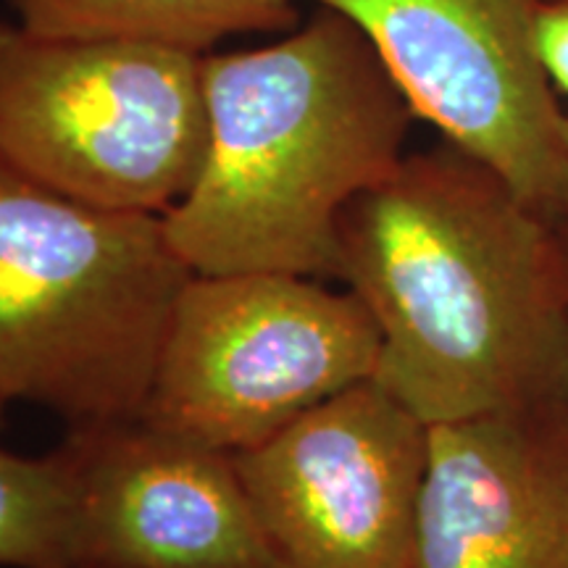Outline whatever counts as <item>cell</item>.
<instances>
[{
    "label": "cell",
    "mask_w": 568,
    "mask_h": 568,
    "mask_svg": "<svg viewBox=\"0 0 568 568\" xmlns=\"http://www.w3.org/2000/svg\"><path fill=\"white\" fill-rule=\"evenodd\" d=\"M335 276L379 326L374 382L426 426L568 408L566 232L447 140L347 205Z\"/></svg>",
    "instance_id": "obj_1"
},
{
    "label": "cell",
    "mask_w": 568,
    "mask_h": 568,
    "mask_svg": "<svg viewBox=\"0 0 568 568\" xmlns=\"http://www.w3.org/2000/svg\"><path fill=\"white\" fill-rule=\"evenodd\" d=\"M3 408H6V403L0 400V424H3Z\"/></svg>",
    "instance_id": "obj_13"
},
{
    "label": "cell",
    "mask_w": 568,
    "mask_h": 568,
    "mask_svg": "<svg viewBox=\"0 0 568 568\" xmlns=\"http://www.w3.org/2000/svg\"><path fill=\"white\" fill-rule=\"evenodd\" d=\"M379 353V326L351 290L303 274H193L140 422L234 456L374 379Z\"/></svg>",
    "instance_id": "obj_5"
},
{
    "label": "cell",
    "mask_w": 568,
    "mask_h": 568,
    "mask_svg": "<svg viewBox=\"0 0 568 568\" xmlns=\"http://www.w3.org/2000/svg\"><path fill=\"white\" fill-rule=\"evenodd\" d=\"M193 274L159 213L74 201L0 155V400L140 418Z\"/></svg>",
    "instance_id": "obj_3"
},
{
    "label": "cell",
    "mask_w": 568,
    "mask_h": 568,
    "mask_svg": "<svg viewBox=\"0 0 568 568\" xmlns=\"http://www.w3.org/2000/svg\"><path fill=\"white\" fill-rule=\"evenodd\" d=\"M0 155L74 201L163 216L203 166V55L0 21Z\"/></svg>",
    "instance_id": "obj_4"
},
{
    "label": "cell",
    "mask_w": 568,
    "mask_h": 568,
    "mask_svg": "<svg viewBox=\"0 0 568 568\" xmlns=\"http://www.w3.org/2000/svg\"><path fill=\"white\" fill-rule=\"evenodd\" d=\"M40 38L124 40L205 55L237 34L293 30L301 0H9Z\"/></svg>",
    "instance_id": "obj_10"
},
{
    "label": "cell",
    "mask_w": 568,
    "mask_h": 568,
    "mask_svg": "<svg viewBox=\"0 0 568 568\" xmlns=\"http://www.w3.org/2000/svg\"><path fill=\"white\" fill-rule=\"evenodd\" d=\"M408 568H568V408L432 424Z\"/></svg>",
    "instance_id": "obj_9"
},
{
    "label": "cell",
    "mask_w": 568,
    "mask_h": 568,
    "mask_svg": "<svg viewBox=\"0 0 568 568\" xmlns=\"http://www.w3.org/2000/svg\"><path fill=\"white\" fill-rule=\"evenodd\" d=\"M535 45L550 84L568 95V0L539 3Z\"/></svg>",
    "instance_id": "obj_12"
},
{
    "label": "cell",
    "mask_w": 568,
    "mask_h": 568,
    "mask_svg": "<svg viewBox=\"0 0 568 568\" xmlns=\"http://www.w3.org/2000/svg\"><path fill=\"white\" fill-rule=\"evenodd\" d=\"M205 155L163 213L195 274H337L343 211L403 161L416 116L372 40L322 9L264 48L203 55Z\"/></svg>",
    "instance_id": "obj_2"
},
{
    "label": "cell",
    "mask_w": 568,
    "mask_h": 568,
    "mask_svg": "<svg viewBox=\"0 0 568 568\" xmlns=\"http://www.w3.org/2000/svg\"><path fill=\"white\" fill-rule=\"evenodd\" d=\"M71 568H282L232 453L140 418L71 426Z\"/></svg>",
    "instance_id": "obj_8"
},
{
    "label": "cell",
    "mask_w": 568,
    "mask_h": 568,
    "mask_svg": "<svg viewBox=\"0 0 568 568\" xmlns=\"http://www.w3.org/2000/svg\"><path fill=\"white\" fill-rule=\"evenodd\" d=\"M429 426L368 379L234 453L282 568H408Z\"/></svg>",
    "instance_id": "obj_7"
},
{
    "label": "cell",
    "mask_w": 568,
    "mask_h": 568,
    "mask_svg": "<svg viewBox=\"0 0 568 568\" xmlns=\"http://www.w3.org/2000/svg\"><path fill=\"white\" fill-rule=\"evenodd\" d=\"M372 40L410 111L568 232V119L537 59L542 0H314Z\"/></svg>",
    "instance_id": "obj_6"
},
{
    "label": "cell",
    "mask_w": 568,
    "mask_h": 568,
    "mask_svg": "<svg viewBox=\"0 0 568 568\" xmlns=\"http://www.w3.org/2000/svg\"><path fill=\"white\" fill-rule=\"evenodd\" d=\"M74 479L61 447L19 456L0 445V568H71Z\"/></svg>",
    "instance_id": "obj_11"
}]
</instances>
